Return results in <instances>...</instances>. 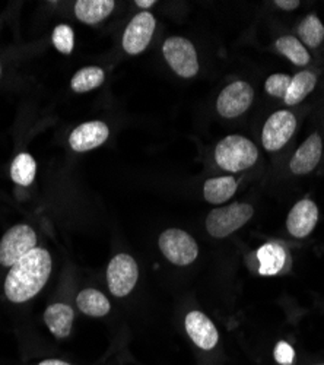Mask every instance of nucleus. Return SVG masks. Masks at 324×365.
Instances as JSON below:
<instances>
[{
  "mask_svg": "<svg viewBox=\"0 0 324 365\" xmlns=\"http://www.w3.org/2000/svg\"><path fill=\"white\" fill-rule=\"evenodd\" d=\"M318 220V209L311 200H300L289 212L286 227L291 235L304 238L311 234Z\"/></svg>",
  "mask_w": 324,
  "mask_h": 365,
  "instance_id": "obj_13",
  "label": "nucleus"
},
{
  "mask_svg": "<svg viewBox=\"0 0 324 365\" xmlns=\"http://www.w3.org/2000/svg\"><path fill=\"white\" fill-rule=\"evenodd\" d=\"M317 78L310 71H303L297 73L291 79V85L286 91V96L283 98L286 106H297L300 104L311 91L315 88Z\"/></svg>",
  "mask_w": 324,
  "mask_h": 365,
  "instance_id": "obj_20",
  "label": "nucleus"
},
{
  "mask_svg": "<svg viewBox=\"0 0 324 365\" xmlns=\"http://www.w3.org/2000/svg\"><path fill=\"white\" fill-rule=\"evenodd\" d=\"M293 356H296V352H293V348L286 344V342H279L275 348V359L281 365H291L293 362Z\"/></svg>",
  "mask_w": 324,
  "mask_h": 365,
  "instance_id": "obj_27",
  "label": "nucleus"
},
{
  "mask_svg": "<svg viewBox=\"0 0 324 365\" xmlns=\"http://www.w3.org/2000/svg\"><path fill=\"white\" fill-rule=\"evenodd\" d=\"M51 264L50 253L46 249L36 247L9 267L5 279L8 299L21 304L36 297L50 278Z\"/></svg>",
  "mask_w": 324,
  "mask_h": 365,
  "instance_id": "obj_1",
  "label": "nucleus"
},
{
  "mask_svg": "<svg viewBox=\"0 0 324 365\" xmlns=\"http://www.w3.org/2000/svg\"><path fill=\"white\" fill-rule=\"evenodd\" d=\"M235 190H237V181L232 177H218L209 178L204 182L203 195L209 203L219 205L229 200L234 196Z\"/></svg>",
  "mask_w": 324,
  "mask_h": 365,
  "instance_id": "obj_19",
  "label": "nucleus"
},
{
  "mask_svg": "<svg viewBox=\"0 0 324 365\" xmlns=\"http://www.w3.org/2000/svg\"><path fill=\"white\" fill-rule=\"evenodd\" d=\"M186 331L196 346L204 351H211L216 346L219 334L214 322L200 312H190L186 316Z\"/></svg>",
  "mask_w": 324,
  "mask_h": 365,
  "instance_id": "obj_11",
  "label": "nucleus"
},
{
  "mask_svg": "<svg viewBox=\"0 0 324 365\" xmlns=\"http://www.w3.org/2000/svg\"><path fill=\"white\" fill-rule=\"evenodd\" d=\"M136 5L146 9V8H151L155 5V0H136Z\"/></svg>",
  "mask_w": 324,
  "mask_h": 365,
  "instance_id": "obj_30",
  "label": "nucleus"
},
{
  "mask_svg": "<svg viewBox=\"0 0 324 365\" xmlns=\"http://www.w3.org/2000/svg\"><path fill=\"white\" fill-rule=\"evenodd\" d=\"M298 34L303 43L311 48H315L324 40V26L315 15H308L300 25Z\"/></svg>",
  "mask_w": 324,
  "mask_h": 365,
  "instance_id": "obj_24",
  "label": "nucleus"
},
{
  "mask_svg": "<svg viewBox=\"0 0 324 365\" xmlns=\"http://www.w3.org/2000/svg\"><path fill=\"white\" fill-rule=\"evenodd\" d=\"M113 0H79L75 5V14L79 21L95 25L104 21L114 9Z\"/></svg>",
  "mask_w": 324,
  "mask_h": 365,
  "instance_id": "obj_16",
  "label": "nucleus"
},
{
  "mask_svg": "<svg viewBox=\"0 0 324 365\" xmlns=\"http://www.w3.org/2000/svg\"><path fill=\"white\" fill-rule=\"evenodd\" d=\"M254 98L253 86L244 81L228 85L218 97L216 110L225 118H235L244 114Z\"/></svg>",
  "mask_w": 324,
  "mask_h": 365,
  "instance_id": "obj_9",
  "label": "nucleus"
},
{
  "mask_svg": "<svg viewBox=\"0 0 324 365\" xmlns=\"http://www.w3.org/2000/svg\"><path fill=\"white\" fill-rule=\"evenodd\" d=\"M105 79L104 71L97 66H90V68H83L75 73L72 78L70 86L78 94L88 93V91H93L98 88Z\"/></svg>",
  "mask_w": 324,
  "mask_h": 365,
  "instance_id": "obj_22",
  "label": "nucleus"
},
{
  "mask_svg": "<svg viewBox=\"0 0 324 365\" xmlns=\"http://www.w3.org/2000/svg\"><path fill=\"white\" fill-rule=\"evenodd\" d=\"M275 5L283 11H293L300 6L298 0H276Z\"/></svg>",
  "mask_w": 324,
  "mask_h": 365,
  "instance_id": "obj_28",
  "label": "nucleus"
},
{
  "mask_svg": "<svg viewBox=\"0 0 324 365\" xmlns=\"http://www.w3.org/2000/svg\"><path fill=\"white\" fill-rule=\"evenodd\" d=\"M37 247V235L31 227L19 224L6 231L0 240V264L12 267Z\"/></svg>",
  "mask_w": 324,
  "mask_h": 365,
  "instance_id": "obj_4",
  "label": "nucleus"
},
{
  "mask_svg": "<svg viewBox=\"0 0 324 365\" xmlns=\"http://www.w3.org/2000/svg\"><path fill=\"white\" fill-rule=\"evenodd\" d=\"M276 48L285 57H288L293 65L305 66L310 62V54L300 40L296 37H282L276 41Z\"/></svg>",
  "mask_w": 324,
  "mask_h": 365,
  "instance_id": "obj_23",
  "label": "nucleus"
},
{
  "mask_svg": "<svg viewBox=\"0 0 324 365\" xmlns=\"http://www.w3.org/2000/svg\"><path fill=\"white\" fill-rule=\"evenodd\" d=\"M258 158L256 145L244 136L231 135L222 139L215 149L216 164L226 171L239 173L250 168Z\"/></svg>",
  "mask_w": 324,
  "mask_h": 365,
  "instance_id": "obj_2",
  "label": "nucleus"
},
{
  "mask_svg": "<svg viewBox=\"0 0 324 365\" xmlns=\"http://www.w3.org/2000/svg\"><path fill=\"white\" fill-rule=\"evenodd\" d=\"M139 278V269L135 259L126 253H120L111 259L107 269V282L114 297L129 295Z\"/></svg>",
  "mask_w": 324,
  "mask_h": 365,
  "instance_id": "obj_7",
  "label": "nucleus"
},
{
  "mask_svg": "<svg viewBox=\"0 0 324 365\" xmlns=\"http://www.w3.org/2000/svg\"><path fill=\"white\" fill-rule=\"evenodd\" d=\"M254 209L249 203H232L214 209L206 218V228L215 238H225L244 227L253 217Z\"/></svg>",
  "mask_w": 324,
  "mask_h": 365,
  "instance_id": "obj_3",
  "label": "nucleus"
},
{
  "mask_svg": "<svg viewBox=\"0 0 324 365\" xmlns=\"http://www.w3.org/2000/svg\"><path fill=\"white\" fill-rule=\"evenodd\" d=\"M0 73H2V66H0Z\"/></svg>",
  "mask_w": 324,
  "mask_h": 365,
  "instance_id": "obj_31",
  "label": "nucleus"
},
{
  "mask_svg": "<svg viewBox=\"0 0 324 365\" xmlns=\"http://www.w3.org/2000/svg\"><path fill=\"white\" fill-rule=\"evenodd\" d=\"M110 130L104 121H88L78 126L69 136V145L76 152H86L101 146L108 139Z\"/></svg>",
  "mask_w": 324,
  "mask_h": 365,
  "instance_id": "obj_12",
  "label": "nucleus"
},
{
  "mask_svg": "<svg viewBox=\"0 0 324 365\" xmlns=\"http://www.w3.org/2000/svg\"><path fill=\"white\" fill-rule=\"evenodd\" d=\"M75 313L70 306L63 302L51 304L44 313V322L56 338H68L72 330Z\"/></svg>",
  "mask_w": 324,
  "mask_h": 365,
  "instance_id": "obj_15",
  "label": "nucleus"
},
{
  "mask_svg": "<svg viewBox=\"0 0 324 365\" xmlns=\"http://www.w3.org/2000/svg\"><path fill=\"white\" fill-rule=\"evenodd\" d=\"M162 255L177 266H187L199 256V247L194 238L183 230L169 228L160 237Z\"/></svg>",
  "mask_w": 324,
  "mask_h": 365,
  "instance_id": "obj_5",
  "label": "nucleus"
},
{
  "mask_svg": "<svg viewBox=\"0 0 324 365\" xmlns=\"http://www.w3.org/2000/svg\"><path fill=\"white\" fill-rule=\"evenodd\" d=\"M289 85H291V78L288 75L275 73L268 78L264 88H266V93L269 96L276 97V98H285Z\"/></svg>",
  "mask_w": 324,
  "mask_h": 365,
  "instance_id": "obj_26",
  "label": "nucleus"
},
{
  "mask_svg": "<svg viewBox=\"0 0 324 365\" xmlns=\"http://www.w3.org/2000/svg\"><path fill=\"white\" fill-rule=\"evenodd\" d=\"M257 257L260 262L258 272L260 275L264 277L276 275V273H279L283 269V264L286 262L285 250L281 246L273 245V242L261 246L257 252Z\"/></svg>",
  "mask_w": 324,
  "mask_h": 365,
  "instance_id": "obj_18",
  "label": "nucleus"
},
{
  "mask_svg": "<svg viewBox=\"0 0 324 365\" xmlns=\"http://www.w3.org/2000/svg\"><path fill=\"white\" fill-rule=\"evenodd\" d=\"M297 129V118L291 111H276L264 123L261 143L268 150H279L292 138Z\"/></svg>",
  "mask_w": 324,
  "mask_h": 365,
  "instance_id": "obj_8",
  "label": "nucleus"
},
{
  "mask_svg": "<svg viewBox=\"0 0 324 365\" xmlns=\"http://www.w3.org/2000/svg\"><path fill=\"white\" fill-rule=\"evenodd\" d=\"M38 365H70V364L61 359H46V361H41Z\"/></svg>",
  "mask_w": 324,
  "mask_h": 365,
  "instance_id": "obj_29",
  "label": "nucleus"
},
{
  "mask_svg": "<svg viewBox=\"0 0 324 365\" xmlns=\"http://www.w3.org/2000/svg\"><path fill=\"white\" fill-rule=\"evenodd\" d=\"M323 152V140L320 135L313 133L296 152L289 163V168L293 174L303 175L311 173L320 163Z\"/></svg>",
  "mask_w": 324,
  "mask_h": 365,
  "instance_id": "obj_14",
  "label": "nucleus"
},
{
  "mask_svg": "<svg viewBox=\"0 0 324 365\" xmlns=\"http://www.w3.org/2000/svg\"><path fill=\"white\" fill-rule=\"evenodd\" d=\"M317 365H324V364H317Z\"/></svg>",
  "mask_w": 324,
  "mask_h": 365,
  "instance_id": "obj_32",
  "label": "nucleus"
},
{
  "mask_svg": "<svg viewBox=\"0 0 324 365\" xmlns=\"http://www.w3.org/2000/svg\"><path fill=\"white\" fill-rule=\"evenodd\" d=\"M164 57L169 68L182 78H193L199 72L194 46L182 37H171L164 43Z\"/></svg>",
  "mask_w": 324,
  "mask_h": 365,
  "instance_id": "obj_6",
  "label": "nucleus"
},
{
  "mask_svg": "<svg viewBox=\"0 0 324 365\" xmlns=\"http://www.w3.org/2000/svg\"><path fill=\"white\" fill-rule=\"evenodd\" d=\"M53 44L61 53L70 54L73 50V46H75L73 29L69 25L56 26L53 31Z\"/></svg>",
  "mask_w": 324,
  "mask_h": 365,
  "instance_id": "obj_25",
  "label": "nucleus"
},
{
  "mask_svg": "<svg viewBox=\"0 0 324 365\" xmlns=\"http://www.w3.org/2000/svg\"><path fill=\"white\" fill-rule=\"evenodd\" d=\"M37 173V164L29 154H19L11 167V177L19 186L33 185Z\"/></svg>",
  "mask_w": 324,
  "mask_h": 365,
  "instance_id": "obj_21",
  "label": "nucleus"
},
{
  "mask_svg": "<svg viewBox=\"0 0 324 365\" xmlns=\"http://www.w3.org/2000/svg\"><path fill=\"white\" fill-rule=\"evenodd\" d=\"M78 309L91 317H104L110 313V301L108 298L94 288H86L79 292L76 298Z\"/></svg>",
  "mask_w": 324,
  "mask_h": 365,
  "instance_id": "obj_17",
  "label": "nucleus"
},
{
  "mask_svg": "<svg viewBox=\"0 0 324 365\" xmlns=\"http://www.w3.org/2000/svg\"><path fill=\"white\" fill-rule=\"evenodd\" d=\"M155 16L142 12L136 15L130 24L127 25L125 36H123V48L127 51V54H140L145 51V48L150 46L154 31H155Z\"/></svg>",
  "mask_w": 324,
  "mask_h": 365,
  "instance_id": "obj_10",
  "label": "nucleus"
}]
</instances>
